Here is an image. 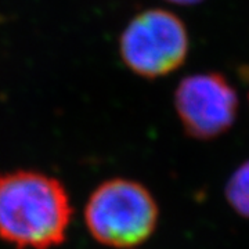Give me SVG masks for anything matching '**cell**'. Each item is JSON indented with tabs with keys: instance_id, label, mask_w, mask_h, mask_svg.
Returning a JSON list of instances; mask_svg holds the SVG:
<instances>
[{
	"instance_id": "cell-2",
	"label": "cell",
	"mask_w": 249,
	"mask_h": 249,
	"mask_svg": "<svg viewBox=\"0 0 249 249\" xmlns=\"http://www.w3.org/2000/svg\"><path fill=\"white\" fill-rule=\"evenodd\" d=\"M160 209L151 191L130 178H109L90 194L85 223L94 240L111 248H133L155 231Z\"/></svg>"
},
{
	"instance_id": "cell-5",
	"label": "cell",
	"mask_w": 249,
	"mask_h": 249,
	"mask_svg": "<svg viewBox=\"0 0 249 249\" xmlns=\"http://www.w3.org/2000/svg\"><path fill=\"white\" fill-rule=\"evenodd\" d=\"M226 199L242 217L249 219V160L234 170L226 184Z\"/></svg>"
},
{
	"instance_id": "cell-6",
	"label": "cell",
	"mask_w": 249,
	"mask_h": 249,
	"mask_svg": "<svg viewBox=\"0 0 249 249\" xmlns=\"http://www.w3.org/2000/svg\"><path fill=\"white\" fill-rule=\"evenodd\" d=\"M166 1L173 3V4H178V6H196V4L202 3L204 0H166Z\"/></svg>"
},
{
	"instance_id": "cell-7",
	"label": "cell",
	"mask_w": 249,
	"mask_h": 249,
	"mask_svg": "<svg viewBox=\"0 0 249 249\" xmlns=\"http://www.w3.org/2000/svg\"><path fill=\"white\" fill-rule=\"evenodd\" d=\"M241 76H242V79L245 80V82L249 85V67H244V68L241 70ZM248 98H249V93H248Z\"/></svg>"
},
{
	"instance_id": "cell-4",
	"label": "cell",
	"mask_w": 249,
	"mask_h": 249,
	"mask_svg": "<svg viewBox=\"0 0 249 249\" xmlns=\"http://www.w3.org/2000/svg\"><path fill=\"white\" fill-rule=\"evenodd\" d=\"M173 101L187 136L202 142L230 130L240 106L237 90L219 72H199L183 78Z\"/></svg>"
},
{
	"instance_id": "cell-3",
	"label": "cell",
	"mask_w": 249,
	"mask_h": 249,
	"mask_svg": "<svg viewBox=\"0 0 249 249\" xmlns=\"http://www.w3.org/2000/svg\"><path fill=\"white\" fill-rule=\"evenodd\" d=\"M190 52L186 24L165 9H148L134 16L119 37V54L129 71L157 79L178 70Z\"/></svg>"
},
{
	"instance_id": "cell-1",
	"label": "cell",
	"mask_w": 249,
	"mask_h": 249,
	"mask_svg": "<svg viewBox=\"0 0 249 249\" xmlns=\"http://www.w3.org/2000/svg\"><path fill=\"white\" fill-rule=\"evenodd\" d=\"M73 209L58 178L37 170L0 175V238L17 249H52L67 238Z\"/></svg>"
}]
</instances>
